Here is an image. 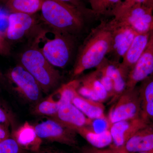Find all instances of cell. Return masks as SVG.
<instances>
[{
	"label": "cell",
	"instance_id": "26",
	"mask_svg": "<svg viewBox=\"0 0 153 153\" xmlns=\"http://www.w3.org/2000/svg\"><path fill=\"white\" fill-rule=\"evenodd\" d=\"M148 0H123L120 5L113 11L111 15L114 17L118 16L124 12L138 4L147 6Z\"/></svg>",
	"mask_w": 153,
	"mask_h": 153
},
{
	"label": "cell",
	"instance_id": "5",
	"mask_svg": "<svg viewBox=\"0 0 153 153\" xmlns=\"http://www.w3.org/2000/svg\"><path fill=\"white\" fill-rule=\"evenodd\" d=\"M7 77L14 90L23 98L35 103L42 96V89L35 78L22 65L10 69Z\"/></svg>",
	"mask_w": 153,
	"mask_h": 153
},
{
	"label": "cell",
	"instance_id": "3",
	"mask_svg": "<svg viewBox=\"0 0 153 153\" xmlns=\"http://www.w3.org/2000/svg\"><path fill=\"white\" fill-rule=\"evenodd\" d=\"M41 19L49 27L72 35L84 27V12L67 3L44 0L41 9Z\"/></svg>",
	"mask_w": 153,
	"mask_h": 153
},
{
	"label": "cell",
	"instance_id": "23",
	"mask_svg": "<svg viewBox=\"0 0 153 153\" xmlns=\"http://www.w3.org/2000/svg\"><path fill=\"white\" fill-rule=\"evenodd\" d=\"M79 81V85L91 90L98 97L100 102L109 98L108 93L100 81L97 70L83 76Z\"/></svg>",
	"mask_w": 153,
	"mask_h": 153
},
{
	"label": "cell",
	"instance_id": "10",
	"mask_svg": "<svg viewBox=\"0 0 153 153\" xmlns=\"http://www.w3.org/2000/svg\"><path fill=\"white\" fill-rule=\"evenodd\" d=\"M153 73V31L147 46L139 59L129 72L126 89H132Z\"/></svg>",
	"mask_w": 153,
	"mask_h": 153
},
{
	"label": "cell",
	"instance_id": "32",
	"mask_svg": "<svg viewBox=\"0 0 153 153\" xmlns=\"http://www.w3.org/2000/svg\"><path fill=\"white\" fill-rule=\"evenodd\" d=\"M8 124L0 123V143L10 137Z\"/></svg>",
	"mask_w": 153,
	"mask_h": 153
},
{
	"label": "cell",
	"instance_id": "27",
	"mask_svg": "<svg viewBox=\"0 0 153 153\" xmlns=\"http://www.w3.org/2000/svg\"><path fill=\"white\" fill-rule=\"evenodd\" d=\"M23 151L13 138L9 137L0 143V153H22Z\"/></svg>",
	"mask_w": 153,
	"mask_h": 153
},
{
	"label": "cell",
	"instance_id": "35",
	"mask_svg": "<svg viewBox=\"0 0 153 153\" xmlns=\"http://www.w3.org/2000/svg\"><path fill=\"white\" fill-rule=\"evenodd\" d=\"M147 6L153 9V0H148Z\"/></svg>",
	"mask_w": 153,
	"mask_h": 153
},
{
	"label": "cell",
	"instance_id": "9",
	"mask_svg": "<svg viewBox=\"0 0 153 153\" xmlns=\"http://www.w3.org/2000/svg\"><path fill=\"white\" fill-rule=\"evenodd\" d=\"M112 27V44L109 54L113 60L120 62L130 47L137 33L128 25L114 18L111 20Z\"/></svg>",
	"mask_w": 153,
	"mask_h": 153
},
{
	"label": "cell",
	"instance_id": "18",
	"mask_svg": "<svg viewBox=\"0 0 153 153\" xmlns=\"http://www.w3.org/2000/svg\"><path fill=\"white\" fill-rule=\"evenodd\" d=\"M13 138L23 150L37 152L39 150L42 140L36 134L34 126L25 123L14 133Z\"/></svg>",
	"mask_w": 153,
	"mask_h": 153
},
{
	"label": "cell",
	"instance_id": "28",
	"mask_svg": "<svg viewBox=\"0 0 153 153\" xmlns=\"http://www.w3.org/2000/svg\"><path fill=\"white\" fill-rule=\"evenodd\" d=\"M100 79L107 92L108 93L109 97H112L114 94V84L111 78L106 74L101 73L97 69Z\"/></svg>",
	"mask_w": 153,
	"mask_h": 153
},
{
	"label": "cell",
	"instance_id": "8",
	"mask_svg": "<svg viewBox=\"0 0 153 153\" xmlns=\"http://www.w3.org/2000/svg\"><path fill=\"white\" fill-rule=\"evenodd\" d=\"M114 18L129 26L137 33L153 31V9L145 5H137Z\"/></svg>",
	"mask_w": 153,
	"mask_h": 153
},
{
	"label": "cell",
	"instance_id": "20",
	"mask_svg": "<svg viewBox=\"0 0 153 153\" xmlns=\"http://www.w3.org/2000/svg\"><path fill=\"white\" fill-rule=\"evenodd\" d=\"M71 102L90 119L106 117L102 102L93 101L76 94Z\"/></svg>",
	"mask_w": 153,
	"mask_h": 153
},
{
	"label": "cell",
	"instance_id": "39",
	"mask_svg": "<svg viewBox=\"0 0 153 153\" xmlns=\"http://www.w3.org/2000/svg\"><path fill=\"white\" fill-rule=\"evenodd\" d=\"M149 153V152H141V153Z\"/></svg>",
	"mask_w": 153,
	"mask_h": 153
},
{
	"label": "cell",
	"instance_id": "19",
	"mask_svg": "<svg viewBox=\"0 0 153 153\" xmlns=\"http://www.w3.org/2000/svg\"><path fill=\"white\" fill-rule=\"evenodd\" d=\"M67 102L60 87L38 103L35 107L34 112L51 117L56 114L61 105Z\"/></svg>",
	"mask_w": 153,
	"mask_h": 153
},
{
	"label": "cell",
	"instance_id": "6",
	"mask_svg": "<svg viewBox=\"0 0 153 153\" xmlns=\"http://www.w3.org/2000/svg\"><path fill=\"white\" fill-rule=\"evenodd\" d=\"M140 117V102L137 86L134 89H126L120 96L109 111L108 119L111 126L117 122Z\"/></svg>",
	"mask_w": 153,
	"mask_h": 153
},
{
	"label": "cell",
	"instance_id": "17",
	"mask_svg": "<svg viewBox=\"0 0 153 153\" xmlns=\"http://www.w3.org/2000/svg\"><path fill=\"white\" fill-rule=\"evenodd\" d=\"M151 33H138L122 58L121 64L128 73L143 53L147 46Z\"/></svg>",
	"mask_w": 153,
	"mask_h": 153
},
{
	"label": "cell",
	"instance_id": "30",
	"mask_svg": "<svg viewBox=\"0 0 153 153\" xmlns=\"http://www.w3.org/2000/svg\"><path fill=\"white\" fill-rule=\"evenodd\" d=\"M9 16V14L0 12V35L4 38L8 27Z\"/></svg>",
	"mask_w": 153,
	"mask_h": 153
},
{
	"label": "cell",
	"instance_id": "33",
	"mask_svg": "<svg viewBox=\"0 0 153 153\" xmlns=\"http://www.w3.org/2000/svg\"><path fill=\"white\" fill-rule=\"evenodd\" d=\"M10 121V117L5 110L0 106V123L8 124Z\"/></svg>",
	"mask_w": 153,
	"mask_h": 153
},
{
	"label": "cell",
	"instance_id": "38",
	"mask_svg": "<svg viewBox=\"0 0 153 153\" xmlns=\"http://www.w3.org/2000/svg\"><path fill=\"white\" fill-rule=\"evenodd\" d=\"M149 153H153V150L150 151V152H149Z\"/></svg>",
	"mask_w": 153,
	"mask_h": 153
},
{
	"label": "cell",
	"instance_id": "40",
	"mask_svg": "<svg viewBox=\"0 0 153 153\" xmlns=\"http://www.w3.org/2000/svg\"><path fill=\"white\" fill-rule=\"evenodd\" d=\"M0 2H1V0H0Z\"/></svg>",
	"mask_w": 153,
	"mask_h": 153
},
{
	"label": "cell",
	"instance_id": "24",
	"mask_svg": "<svg viewBox=\"0 0 153 153\" xmlns=\"http://www.w3.org/2000/svg\"><path fill=\"white\" fill-rule=\"evenodd\" d=\"M91 8V11L95 15L112 14L119 7L122 0H88Z\"/></svg>",
	"mask_w": 153,
	"mask_h": 153
},
{
	"label": "cell",
	"instance_id": "11",
	"mask_svg": "<svg viewBox=\"0 0 153 153\" xmlns=\"http://www.w3.org/2000/svg\"><path fill=\"white\" fill-rule=\"evenodd\" d=\"M147 124L141 117L112 124L111 126L110 131L113 142L109 148L117 149L121 147L134 134Z\"/></svg>",
	"mask_w": 153,
	"mask_h": 153
},
{
	"label": "cell",
	"instance_id": "13",
	"mask_svg": "<svg viewBox=\"0 0 153 153\" xmlns=\"http://www.w3.org/2000/svg\"><path fill=\"white\" fill-rule=\"evenodd\" d=\"M37 21L34 15L10 13L9 25L5 38L13 41H19L37 27Z\"/></svg>",
	"mask_w": 153,
	"mask_h": 153
},
{
	"label": "cell",
	"instance_id": "1",
	"mask_svg": "<svg viewBox=\"0 0 153 153\" xmlns=\"http://www.w3.org/2000/svg\"><path fill=\"white\" fill-rule=\"evenodd\" d=\"M112 40L111 20L102 21L92 29L79 48L73 68V76L97 67L109 54Z\"/></svg>",
	"mask_w": 153,
	"mask_h": 153
},
{
	"label": "cell",
	"instance_id": "16",
	"mask_svg": "<svg viewBox=\"0 0 153 153\" xmlns=\"http://www.w3.org/2000/svg\"><path fill=\"white\" fill-rule=\"evenodd\" d=\"M137 87L141 117L147 123H153V73L141 82Z\"/></svg>",
	"mask_w": 153,
	"mask_h": 153
},
{
	"label": "cell",
	"instance_id": "4",
	"mask_svg": "<svg viewBox=\"0 0 153 153\" xmlns=\"http://www.w3.org/2000/svg\"><path fill=\"white\" fill-rule=\"evenodd\" d=\"M20 63L35 78L44 92H49L60 83V72L33 45L22 53Z\"/></svg>",
	"mask_w": 153,
	"mask_h": 153
},
{
	"label": "cell",
	"instance_id": "12",
	"mask_svg": "<svg viewBox=\"0 0 153 153\" xmlns=\"http://www.w3.org/2000/svg\"><path fill=\"white\" fill-rule=\"evenodd\" d=\"M96 69L109 76L114 84V94L111 102L116 101L127 88L128 72L124 68L120 62L109 60L107 57Z\"/></svg>",
	"mask_w": 153,
	"mask_h": 153
},
{
	"label": "cell",
	"instance_id": "34",
	"mask_svg": "<svg viewBox=\"0 0 153 153\" xmlns=\"http://www.w3.org/2000/svg\"><path fill=\"white\" fill-rule=\"evenodd\" d=\"M55 1H59L70 4L80 9L83 12H85V10L82 7L81 0H55Z\"/></svg>",
	"mask_w": 153,
	"mask_h": 153
},
{
	"label": "cell",
	"instance_id": "36",
	"mask_svg": "<svg viewBox=\"0 0 153 153\" xmlns=\"http://www.w3.org/2000/svg\"><path fill=\"white\" fill-rule=\"evenodd\" d=\"M9 0H1V2L3 3V4H5L6 3H7V2Z\"/></svg>",
	"mask_w": 153,
	"mask_h": 153
},
{
	"label": "cell",
	"instance_id": "29",
	"mask_svg": "<svg viewBox=\"0 0 153 153\" xmlns=\"http://www.w3.org/2000/svg\"><path fill=\"white\" fill-rule=\"evenodd\" d=\"M80 153H123L108 148L107 149H99L92 146L85 147L82 149Z\"/></svg>",
	"mask_w": 153,
	"mask_h": 153
},
{
	"label": "cell",
	"instance_id": "31",
	"mask_svg": "<svg viewBox=\"0 0 153 153\" xmlns=\"http://www.w3.org/2000/svg\"><path fill=\"white\" fill-rule=\"evenodd\" d=\"M10 47L6 38L0 35V55L8 56L10 54Z\"/></svg>",
	"mask_w": 153,
	"mask_h": 153
},
{
	"label": "cell",
	"instance_id": "15",
	"mask_svg": "<svg viewBox=\"0 0 153 153\" xmlns=\"http://www.w3.org/2000/svg\"><path fill=\"white\" fill-rule=\"evenodd\" d=\"M50 117L75 132L79 128L86 126L90 120L70 102L62 105L56 114Z\"/></svg>",
	"mask_w": 153,
	"mask_h": 153
},
{
	"label": "cell",
	"instance_id": "2",
	"mask_svg": "<svg viewBox=\"0 0 153 153\" xmlns=\"http://www.w3.org/2000/svg\"><path fill=\"white\" fill-rule=\"evenodd\" d=\"M36 28L33 46L55 67L63 68L70 62L74 48L72 35L54 30Z\"/></svg>",
	"mask_w": 153,
	"mask_h": 153
},
{
	"label": "cell",
	"instance_id": "25",
	"mask_svg": "<svg viewBox=\"0 0 153 153\" xmlns=\"http://www.w3.org/2000/svg\"><path fill=\"white\" fill-rule=\"evenodd\" d=\"M111 124L108 118L90 119L86 127L97 133L103 132L107 130H109Z\"/></svg>",
	"mask_w": 153,
	"mask_h": 153
},
{
	"label": "cell",
	"instance_id": "7",
	"mask_svg": "<svg viewBox=\"0 0 153 153\" xmlns=\"http://www.w3.org/2000/svg\"><path fill=\"white\" fill-rule=\"evenodd\" d=\"M37 135L41 140L74 146L76 145L74 131L51 118L34 126Z\"/></svg>",
	"mask_w": 153,
	"mask_h": 153
},
{
	"label": "cell",
	"instance_id": "22",
	"mask_svg": "<svg viewBox=\"0 0 153 153\" xmlns=\"http://www.w3.org/2000/svg\"><path fill=\"white\" fill-rule=\"evenodd\" d=\"M44 0H9L6 8L10 13H19L34 15L40 11Z\"/></svg>",
	"mask_w": 153,
	"mask_h": 153
},
{
	"label": "cell",
	"instance_id": "21",
	"mask_svg": "<svg viewBox=\"0 0 153 153\" xmlns=\"http://www.w3.org/2000/svg\"><path fill=\"white\" fill-rule=\"evenodd\" d=\"M76 132L87 141L91 146L97 149H103L112 144V138L110 129L100 133H97L84 126L76 129Z\"/></svg>",
	"mask_w": 153,
	"mask_h": 153
},
{
	"label": "cell",
	"instance_id": "37",
	"mask_svg": "<svg viewBox=\"0 0 153 153\" xmlns=\"http://www.w3.org/2000/svg\"><path fill=\"white\" fill-rule=\"evenodd\" d=\"M43 153H60L56 152H47Z\"/></svg>",
	"mask_w": 153,
	"mask_h": 153
},
{
	"label": "cell",
	"instance_id": "14",
	"mask_svg": "<svg viewBox=\"0 0 153 153\" xmlns=\"http://www.w3.org/2000/svg\"><path fill=\"white\" fill-rule=\"evenodd\" d=\"M113 149L123 153L149 152L153 150V123L148 124L137 131L121 147Z\"/></svg>",
	"mask_w": 153,
	"mask_h": 153
}]
</instances>
